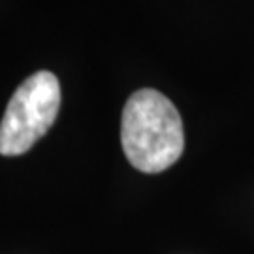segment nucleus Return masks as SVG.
I'll use <instances>...</instances> for the list:
<instances>
[{
    "label": "nucleus",
    "mask_w": 254,
    "mask_h": 254,
    "mask_svg": "<svg viewBox=\"0 0 254 254\" xmlns=\"http://www.w3.org/2000/svg\"><path fill=\"white\" fill-rule=\"evenodd\" d=\"M121 143L128 162L143 173H160L181 158L185 132L179 111L162 92L136 91L121 119Z\"/></svg>",
    "instance_id": "obj_1"
},
{
    "label": "nucleus",
    "mask_w": 254,
    "mask_h": 254,
    "mask_svg": "<svg viewBox=\"0 0 254 254\" xmlns=\"http://www.w3.org/2000/svg\"><path fill=\"white\" fill-rule=\"evenodd\" d=\"M61 108V85L51 72H36L21 83L0 121V154L27 153L53 127Z\"/></svg>",
    "instance_id": "obj_2"
}]
</instances>
